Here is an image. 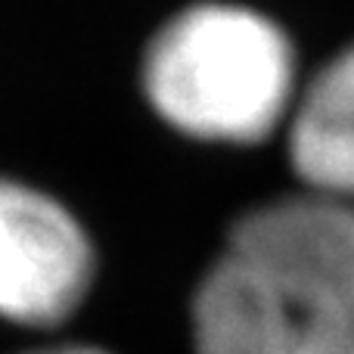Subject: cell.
<instances>
[{"label": "cell", "instance_id": "6da1fadb", "mask_svg": "<svg viewBox=\"0 0 354 354\" xmlns=\"http://www.w3.org/2000/svg\"><path fill=\"white\" fill-rule=\"evenodd\" d=\"M189 317L196 354H354V205L308 189L245 212Z\"/></svg>", "mask_w": 354, "mask_h": 354}, {"label": "cell", "instance_id": "7a4b0ae2", "mask_svg": "<svg viewBox=\"0 0 354 354\" xmlns=\"http://www.w3.org/2000/svg\"><path fill=\"white\" fill-rule=\"evenodd\" d=\"M143 91L183 134L258 143L274 134L292 106L295 53L280 25L261 12L196 3L149 41Z\"/></svg>", "mask_w": 354, "mask_h": 354}, {"label": "cell", "instance_id": "3957f363", "mask_svg": "<svg viewBox=\"0 0 354 354\" xmlns=\"http://www.w3.org/2000/svg\"><path fill=\"white\" fill-rule=\"evenodd\" d=\"M93 283V245L66 205L0 177V317L47 330L75 314Z\"/></svg>", "mask_w": 354, "mask_h": 354}, {"label": "cell", "instance_id": "277c9868", "mask_svg": "<svg viewBox=\"0 0 354 354\" xmlns=\"http://www.w3.org/2000/svg\"><path fill=\"white\" fill-rule=\"evenodd\" d=\"M289 162L311 193L354 205V44L308 81L295 103Z\"/></svg>", "mask_w": 354, "mask_h": 354}, {"label": "cell", "instance_id": "5b68a950", "mask_svg": "<svg viewBox=\"0 0 354 354\" xmlns=\"http://www.w3.org/2000/svg\"><path fill=\"white\" fill-rule=\"evenodd\" d=\"M28 354H109L93 345H59V348H41V351H28Z\"/></svg>", "mask_w": 354, "mask_h": 354}]
</instances>
